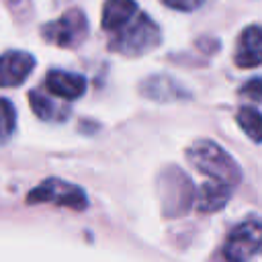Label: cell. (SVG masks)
I'll use <instances>...</instances> for the list:
<instances>
[{
	"label": "cell",
	"instance_id": "cell-1",
	"mask_svg": "<svg viewBox=\"0 0 262 262\" xmlns=\"http://www.w3.org/2000/svg\"><path fill=\"white\" fill-rule=\"evenodd\" d=\"M186 158L209 180L227 184L231 188H235L242 180V170L235 164V160L219 143H215L211 139L192 141L190 147L186 149Z\"/></svg>",
	"mask_w": 262,
	"mask_h": 262
},
{
	"label": "cell",
	"instance_id": "cell-2",
	"mask_svg": "<svg viewBox=\"0 0 262 262\" xmlns=\"http://www.w3.org/2000/svg\"><path fill=\"white\" fill-rule=\"evenodd\" d=\"M160 43V29L158 25L143 12H135L125 25L113 31V39L108 47L123 55H143L158 47Z\"/></svg>",
	"mask_w": 262,
	"mask_h": 262
},
{
	"label": "cell",
	"instance_id": "cell-3",
	"mask_svg": "<svg viewBox=\"0 0 262 262\" xmlns=\"http://www.w3.org/2000/svg\"><path fill=\"white\" fill-rule=\"evenodd\" d=\"M194 184L178 168H166L160 176V196L162 209L168 217L184 215L194 205Z\"/></svg>",
	"mask_w": 262,
	"mask_h": 262
},
{
	"label": "cell",
	"instance_id": "cell-4",
	"mask_svg": "<svg viewBox=\"0 0 262 262\" xmlns=\"http://www.w3.org/2000/svg\"><path fill=\"white\" fill-rule=\"evenodd\" d=\"M41 35L47 43H53L57 47H78L86 35H88V20L86 14L78 8H70L59 18L45 23L41 27Z\"/></svg>",
	"mask_w": 262,
	"mask_h": 262
},
{
	"label": "cell",
	"instance_id": "cell-5",
	"mask_svg": "<svg viewBox=\"0 0 262 262\" xmlns=\"http://www.w3.org/2000/svg\"><path fill=\"white\" fill-rule=\"evenodd\" d=\"M260 231L258 217H250L233 227L221 250L223 262H250L260 252Z\"/></svg>",
	"mask_w": 262,
	"mask_h": 262
},
{
	"label": "cell",
	"instance_id": "cell-6",
	"mask_svg": "<svg viewBox=\"0 0 262 262\" xmlns=\"http://www.w3.org/2000/svg\"><path fill=\"white\" fill-rule=\"evenodd\" d=\"M27 203H53L74 211H82L88 205L84 190L61 178H45L27 194Z\"/></svg>",
	"mask_w": 262,
	"mask_h": 262
},
{
	"label": "cell",
	"instance_id": "cell-7",
	"mask_svg": "<svg viewBox=\"0 0 262 262\" xmlns=\"http://www.w3.org/2000/svg\"><path fill=\"white\" fill-rule=\"evenodd\" d=\"M35 68V57L27 51H6L0 55V88L23 84Z\"/></svg>",
	"mask_w": 262,
	"mask_h": 262
},
{
	"label": "cell",
	"instance_id": "cell-8",
	"mask_svg": "<svg viewBox=\"0 0 262 262\" xmlns=\"http://www.w3.org/2000/svg\"><path fill=\"white\" fill-rule=\"evenodd\" d=\"M45 88L49 90V94L57 98L76 100L86 92V78L63 70H51L45 76Z\"/></svg>",
	"mask_w": 262,
	"mask_h": 262
},
{
	"label": "cell",
	"instance_id": "cell-9",
	"mask_svg": "<svg viewBox=\"0 0 262 262\" xmlns=\"http://www.w3.org/2000/svg\"><path fill=\"white\" fill-rule=\"evenodd\" d=\"M262 33L258 25H250L242 31L237 49H235V66L237 68H258L262 61Z\"/></svg>",
	"mask_w": 262,
	"mask_h": 262
},
{
	"label": "cell",
	"instance_id": "cell-10",
	"mask_svg": "<svg viewBox=\"0 0 262 262\" xmlns=\"http://www.w3.org/2000/svg\"><path fill=\"white\" fill-rule=\"evenodd\" d=\"M231 186L209 180L205 184H201L199 192H194V205L201 213H215L219 209H223L231 196Z\"/></svg>",
	"mask_w": 262,
	"mask_h": 262
},
{
	"label": "cell",
	"instance_id": "cell-11",
	"mask_svg": "<svg viewBox=\"0 0 262 262\" xmlns=\"http://www.w3.org/2000/svg\"><path fill=\"white\" fill-rule=\"evenodd\" d=\"M137 12L135 0H106L102 8V29L113 33L121 25H125Z\"/></svg>",
	"mask_w": 262,
	"mask_h": 262
},
{
	"label": "cell",
	"instance_id": "cell-12",
	"mask_svg": "<svg viewBox=\"0 0 262 262\" xmlns=\"http://www.w3.org/2000/svg\"><path fill=\"white\" fill-rule=\"evenodd\" d=\"M143 94H147L154 100H176L182 96V88L166 76H156L145 80L143 84Z\"/></svg>",
	"mask_w": 262,
	"mask_h": 262
},
{
	"label": "cell",
	"instance_id": "cell-13",
	"mask_svg": "<svg viewBox=\"0 0 262 262\" xmlns=\"http://www.w3.org/2000/svg\"><path fill=\"white\" fill-rule=\"evenodd\" d=\"M29 102H31V108L35 111V115L43 121H61L63 117H68V111H61L53 100H49L47 96H43L37 90H33L29 94Z\"/></svg>",
	"mask_w": 262,
	"mask_h": 262
},
{
	"label": "cell",
	"instance_id": "cell-14",
	"mask_svg": "<svg viewBox=\"0 0 262 262\" xmlns=\"http://www.w3.org/2000/svg\"><path fill=\"white\" fill-rule=\"evenodd\" d=\"M235 119H237V125L242 127V131H246V135L254 143H258L260 141V127H262V123H260V111L256 106H242L237 111Z\"/></svg>",
	"mask_w": 262,
	"mask_h": 262
},
{
	"label": "cell",
	"instance_id": "cell-15",
	"mask_svg": "<svg viewBox=\"0 0 262 262\" xmlns=\"http://www.w3.org/2000/svg\"><path fill=\"white\" fill-rule=\"evenodd\" d=\"M16 127V113L10 100L0 98V143L8 141Z\"/></svg>",
	"mask_w": 262,
	"mask_h": 262
},
{
	"label": "cell",
	"instance_id": "cell-16",
	"mask_svg": "<svg viewBox=\"0 0 262 262\" xmlns=\"http://www.w3.org/2000/svg\"><path fill=\"white\" fill-rule=\"evenodd\" d=\"M170 8L174 10H182V12H190V10H196L205 0H164Z\"/></svg>",
	"mask_w": 262,
	"mask_h": 262
},
{
	"label": "cell",
	"instance_id": "cell-17",
	"mask_svg": "<svg viewBox=\"0 0 262 262\" xmlns=\"http://www.w3.org/2000/svg\"><path fill=\"white\" fill-rule=\"evenodd\" d=\"M244 94H248L254 102H260V98H262V82H260V78H252L244 86Z\"/></svg>",
	"mask_w": 262,
	"mask_h": 262
}]
</instances>
